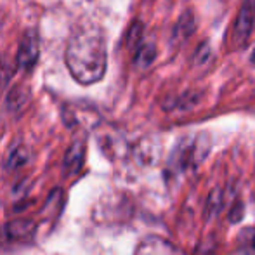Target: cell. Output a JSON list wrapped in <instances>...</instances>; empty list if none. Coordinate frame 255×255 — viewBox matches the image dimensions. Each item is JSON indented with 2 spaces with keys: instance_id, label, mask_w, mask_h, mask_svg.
I'll return each instance as SVG.
<instances>
[{
  "instance_id": "6da1fadb",
  "label": "cell",
  "mask_w": 255,
  "mask_h": 255,
  "mask_svg": "<svg viewBox=\"0 0 255 255\" xmlns=\"http://www.w3.org/2000/svg\"><path fill=\"white\" fill-rule=\"evenodd\" d=\"M64 61L71 77L82 85H92L106 73V40L98 30H82L71 37Z\"/></svg>"
},
{
  "instance_id": "7a4b0ae2",
  "label": "cell",
  "mask_w": 255,
  "mask_h": 255,
  "mask_svg": "<svg viewBox=\"0 0 255 255\" xmlns=\"http://www.w3.org/2000/svg\"><path fill=\"white\" fill-rule=\"evenodd\" d=\"M255 24V0H243L242 9L235 21V28L231 33V42L235 47H243L249 42Z\"/></svg>"
},
{
  "instance_id": "3957f363",
  "label": "cell",
  "mask_w": 255,
  "mask_h": 255,
  "mask_svg": "<svg viewBox=\"0 0 255 255\" xmlns=\"http://www.w3.org/2000/svg\"><path fill=\"white\" fill-rule=\"evenodd\" d=\"M38 59V37L35 31H28L17 47L16 63L23 70H31Z\"/></svg>"
},
{
  "instance_id": "277c9868",
  "label": "cell",
  "mask_w": 255,
  "mask_h": 255,
  "mask_svg": "<svg viewBox=\"0 0 255 255\" xmlns=\"http://www.w3.org/2000/svg\"><path fill=\"white\" fill-rule=\"evenodd\" d=\"M134 255H179V252L167 240L158 238V236H149V238L142 240L139 243Z\"/></svg>"
},
{
  "instance_id": "5b68a950",
  "label": "cell",
  "mask_w": 255,
  "mask_h": 255,
  "mask_svg": "<svg viewBox=\"0 0 255 255\" xmlns=\"http://www.w3.org/2000/svg\"><path fill=\"white\" fill-rule=\"evenodd\" d=\"M193 33H195V16H193L191 10H186V12H182V16L179 17L177 24H175L174 33H172V40L175 44H182Z\"/></svg>"
},
{
  "instance_id": "8992f818",
  "label": "cell",
  "mask_w": 255,
  "mask_h": 255,
  "mask_svg": "<svg viewBox=\"0 0 255 255\" xmlns=\"http://www.w3.org/2000/svg\"><path fill=\"white\" fill-rule=\"evenodd\" d=\"M84 154H85V146L82 141H77L66 153L64 158V168H66V174H75V172L80 170L82 163H84Z\"/></svg>"
},
{
  "instance_id": "52a82bcc",
  "label": "cell",
  "mask_w": 255,
  "mask_h": 255,
  "mask_svg": "<svg viewBox=\"0 0 255 255\" xmlns=\"http://www.w3.org/2000/svg\"><path fill=\"white\" fill-rule=\"evenodd\" d=\"M156 57V47L153 44H144L139 47V51L135 52V64L141 68H148L149 64L154 61Z\"/></svg>"
},
{
  "instance_id": "ba28073f",
  "label": "cell",
  "mask_w": 255,
  "mask_h": 255,
  "mask_svg": "<svg viewBox=\"0 0 255 255\" xmlns=\"http://www.w3.org/2000/svg\"><path fill=\"white\" fill-rule=\"evenodd\" d=\"M142 37V24L141 23H134L128 30V35H127V45L132 47V45H137L139 40Z\"/></svg>"
},
{
  "instance_id": "9c48e42d",
  "label": "cell",
  "mask_w": 255,
  "mask_h": 255,
  "mask_svg": "<svg viewBox=\"0 0 255 255\" xmlns=\"http://www.w3.org/2000/svg\"><path fill=\"white\" fill-rule=\"evenodd\" d=\"M252 63L255 64V51H254V54H252Z\"/></svg>"
}]
</instances>
